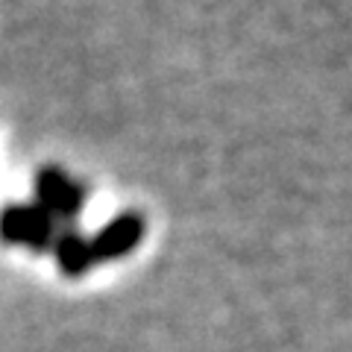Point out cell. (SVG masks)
<instances>
[{"instance_id": "1", "label": "cell", "mask_w": 352, "mask_h": 352, "mask_svg": "<svg viewBox=\"0 0 352 352\" xmlns=\"http://www.w3.org/2000/svg\"><path fill=\"white\" fill-rule=\"evenodd\" d=\"M53 235H56V220L38 203H9L0 212V241L3 244L44 252L53 247Z\"/></svg>"}, {"instance_id": "2", "label": "cell", "mask_w": 352, "mask_h": 352, "mask_svg": "<svg viewBox=\"0 0 352 352\" xmlns=\"http://www.w3.org/2000/svg\"><path fill=\"white\" fill-rule=\"evenodd\" d=\"M144 232H147L144 214L124 212V214L112 217L94 238H85L88 267H97V264H103V261H115V258L129 256V252L144 241Z\"/></svg>"}, {"instance_id": "3", "label": "cell", "mask_w": 352, "mask_h": 352, "mask_svg": "<svg viewBox=\"0 0 352 352\" xmlns=\"http://www.w3.org/2000/svg\"><path fill=\"white\" fill-rule=\"evenodd\" d=\"M36 203L53 220H76L85 206V188L59 168H41L36 176Z\"/></svg>"}]
</instances>
